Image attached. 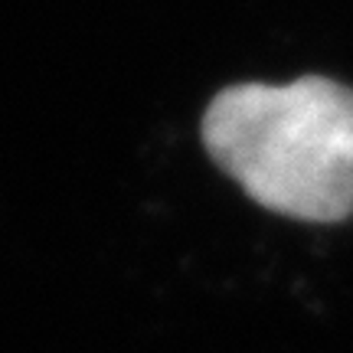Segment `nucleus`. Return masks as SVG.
I'll return each instance as SVG.
<instances>
[{
	"label": "nucleus",
	"mask_w": 353,
	"mask_h": 353,
	"mask_svg": "<svg viewBox=\"0 0 353 353\" xmlns=\"http://www.w3.org/2000/svg\"><path fill=\"white\" fill-rule=\"evenodd\" d=\"M200 138L210 161L268 213L301 223L353 216V88L337 79L226 85L206 105Z\"/></svg>",
	"instance_id": "obj_1"
}]
</instances>
